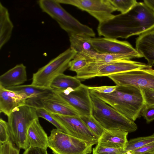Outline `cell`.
Masks as SVG:
<instances>
[{
    "label": "cell",
    "instance_id": "12",
    "mask_svg": "<svg viewBox=\"0 0 154 154\" xmlns=\"http://www.w3.org/2000/svg\"><path fill=\"white\" fill-rule=\"evenodd\" d=\"M108 77L118 86H133L154 90V69L151 67L113 74Z\"/></svg>",
    "mask_w": 154,
    "mask_h": 154
},
{
    "label": "cell",
    "instance_id": "13",
    "mask_svg": "<svg viewBox=\"0 0 154 154\" xmlns=\"http://www.w3.org/2000/svg\"><path fill=\"white\" fill-rule=\"evenodd\" d=\"M88 39L98 53L105 54H132L141 56L128 42L106 37H90Z\"/></svg>",
    "mask_w": 154,
    "mask_h": 154
},
{
    "label": "cell",
    "instance_id": "11",
    "mask_svg": "<svg viewBox=\"0 0 154 154\" xmlns=\"http://www.w3.org/2000/svg\"><path fill=\"white\" fill-rule=\"evenodd\" d=\"M60 4L69 5L85 11L101 23L112 18L116 11L109 0H57Z\"/></svg>",
    "mask_w": 154,
    "mask_h": 154
},
{
    "label": "cell",
    "instance_id": "6",
    "mask_svg": "<svg viewBox=\"0 0 154 154\" xmlns=\"http://www.w3.org/2000/svg\"><path fill=\"white\" fill-rule=\"evenodd\" d=\"M147 64L131 60H120L106 63L88 62L77 72L76 77L81 81L97 77L109 75L148 68Z\"/></svg>",
    "mask_w": 154,
    "mask_h": 154
},
{
    "label": "cell",
    "instance_id": "34",
    "mask_svg": "<svg viewBox=\"0 0 154 154\" xmlns=\"http://www.w3.org/2000/svg\"><path fill=\"white\" fill-rule=\"evenodd\" d=\"M118 87V86L116 85L113 86H103L88 87V88L90 91L100 93L109 94L115 91L117 89Z\"/></svg>",
    "mask_w": 154,
    "mask_h": 154
},
{
    "label": "cell",
    "instance_id": "3",
    "mask_svg": "<svg viewBox=\"0 0 154 154\" xmlns=\"http://www.w3.org/2000/svg\"><path fill=\"white\" fill-rule=\"evenodd\" d=\"M38 3L42 11L55 20L69 36L95 37V34L91 28L81 23L64 9L57 0H40Z\"/></svg>",
    "mask_w": 154,
    "mask_h": 154
},
{
    "label": "cell",
    "instance_id": "28",
    "mask_svg": "<svg viewBox=\"0 0 154 154\" xmlns=\"http://www.w3.org/2000/svg\"><path fill=\"white\" fill-rule=\"evenodd\" d=\"M116 11L121 14L126 13L130 10L137 3L135 0H109Z\"/></svg>",
    "mask_w": 154,
    "mask_h": 154
},
{
    "label": "cell",
    "instance_id": "22",
    "mask_svg": "<svg viewBox=\"0 0 154 154\" xmlns=\"http://www.w3.org/2000/svg\"><path fill=\"white\" fill-rule=\"evenodd\" d=\"M81 81L76 76L59 75L52 82L50 88L52 90H64L68 88L76 89L81 85Z\"/></svg>",
    "mask_w": 154,
    "mask_h": 154
},
{
    "label": "cell",
    "instance_id": "17",
    "mask_svg": "<svg viewBox=\"0 0 154 154\" xmlns=\"http://www.w3.org/2000/svg\"><path fill=\"white\" fill-rule=\"evenodd\" d=\"M128 132L120 130L105 129L98 139L97 144L106 147L125 149Z\"/></svg>",
    "mask_w": 154,
    "mask_h": 154
},
{
    "label": "cell",
    "instance_id": "30",
    "mask_svg": "<svg viewBox=\"0 0 154 154\" xmlns=\"http://www.w3.org/2000/svg\"><path fill=\"white\" fill-rule=\"evenodd\" d=\"M124 150L122 148H113L97 144L93 149V154H119Z\"/></svg>",
    "mask_w": 154,
    "mask_h": 154
},
{
    "label": "cell",
    "instance_id": "27",
    "mask_svg": "<svg viewBox=\"0 0 154 154\" xmlns=\"http://www.w3.org/2000/svg\"><path fill=\"white\" fill-rule=\"evenodd\" d=\"M38 118H43L53 125L57 129L66 134H70L68 130L58 121L54 117L52 114L43 108L36 109Z\"/></svg>",
    "mask_w": 154,
    "mask_h": 154
},
{
    "label": "cell",
    "instance_id": "21",
    "mask_svg": "<svg viewBox=\"0 0 154 154\" xmlns=\"http://www.w3.org/2000/svg\"><path fill=\"white\" fill-rule=\"evenodd\" d=\"M14 27L9 11L0 2V48L9 40Z\"/></svg>",
    "mask_w": 154,
    "mask_h": 154
},
{
    "label": "cell",
    "instance_id": "38",
    "mask_svg": "<svg viewBox=\"0 0 154 154\" xmlns=\"http://www.w3.org/2000/svg\"><path fill=\"white\" fill-rule=\"evenodd\" d=\"M144 3L154 11V0H144Z\"/></svg>",
    "mask_w": 154,
    "mask_h": 154
},
{
    "label": "cell",
    "instance_id": "31",
    "mask_svg": "<svg viewBox=\"0 0 154 154\" xmlns=\"http://www.w3.org/2000/svg\"><path fill=\"white\" fill-rule=\"evenodd\" d=\"M20 150L10 139L5 143H0V154H19Z\"/></svg>",
    "mask_w": 154,
    "mask_h": 154
},
{
    "label": "cell",
    "instance_id": "23",
    "mask_svg": "<svg viewBox=\"0 0 154 154\" xmlns=\"http://www.w3.org/2000/svg\"><path fill=\"white\" fill-rule=\"evenodd\" d=\"M5 88L19 94H23L28 99L39 96L52 90L51 89L38 87L31 84Z\"/></svg>",
    "mask_w": 154,
    "mask_h": 154
},
{
    "label": "cell",
    "instance_id": "18",
    "mask_svg": "<svg viewBox=\"0 0 154 154\" xmlns=\"http://www.w3.org/2000/svg\"><path fill=\"white\" fill-rule=\"evenodd\" d=\"M27 80L26 67L17 64L0 76V86L5 88L20 85Z\"/></svg>",
    "mask_w": 154,
    "mask_h": 154
},
{
    "label": "cell",
    "instance_id": "26",
    "mask_svg": "<svg viewBox=\"0 0 154 154\" xmlns=\"http://www.w3.org/2000/svg\"><path fill=\"white\" fill-rule=\"evenodd\" d=\"M80 117L88 128L98 139L105 130L102 126L92 115L80 116Z\"/></svg>",
    "mask_w": 154,
    "mask_h": 154
},
{
    "label": "cell",
    "instance_id": "10",
    "mask_svg": "<svg viewBox=\"0 0 154 154\" xmlns=\"http://www.w3.org/2000/svg\"><path fill=\"white\" fill-rule=\"evenodd\" d=\"M52 90L77 111L80 116L92 115V103L88 86L82 84L75 89L68 88L62 90Z\"/></svg>",
    "mask_w": 154,
    "mask_h": 154
},
{
    "label": "cell",
    "instance_id": "15",
    "mask_svg": "<svg viewBox=\"0 0 154 154\" xmlns=\"http://www.w3.org/2000/svg\"><path fill=\"white\" fill-rule=\"evenodd\" d=\"M28 97L0 86V112L9 116L16 108L26 104Z\"/></svg>",
    "mask_w": 154,
    "mask_h": 154
},
{
    "label": "cell",
    "instance_id": "37",
    "mask_svg": "<svg viewBox=\"0 0 154 154\" xmlns=\"http://www.w3.org/2000/svg\"><path fill=\"white\" fill-rule=\"evenodd\" d=\"M23 154H48L47 149L29 147L25 150Z\"/></svg>",
    "mask_w": 154,
    "mask_h": 154
},
{
    "label": "cell",
    "instance_id": "4",
    "mask_svg": "<svg viewBox=\"0 0 154 154\" xmlns=\"http://www.w3.org/2000/svg\"><path fill=\"white\" fill-rule=\"evenodd\" d=\"M92 103V115L105 129L135 131L137 125L90 92Z\"/></svg>",
    "mask_w": 154,
    "mask_h": 154
},
{
    "label": "cell",
    "instance_id": "7",
    "mask_svg": "<svg viewBox=\"0 0 154 154\" xmlns=\"http://www.w3.org/2000/svg\"><path fill=\"white\" fill-rule=\"evenodd\" d=\"M76 54L69 48L59 54L33 74L31 84L51 89L50 86L52 81L69 68V62Z\"/></svg>",
    "mask_w": 154,
    "mask_h": 154
},
{
    "label": "cell",
    "instance_id": "33",
    "mask_svg": "<svg viewBox=\"0 0 154 154\" xmlns=\"http://www.w3.org/2000/svg\"><path fill=\"white\" fill-rule=\"evenodd\" d=\"M141 89L146 106H154V90L144 88Z\"/></svg>",
    "mask_w": 154,
    "mask_h": 154
},
{
    "label": "cell",
    "instance_id": "29",
    "mask_svg": "<svg viewBox=\"0 0 154 154\" xmlns=\"http://www.w3.org/2000/svg\"><path fill=\"white\" fill-rule=\"evenodd\" d=\"M88 63V60L86 57L81 54L77 53L69 62V69L76 72L86 66Z\"/></svg>",
    "mask_w": 154,
    "mask_h": 154
},
{
    "label": "cell",
    "instance_id": "2",
    "mask_svg": "<svg viewBox=\"0 0 154 154\" xmlns=\"http://www.w3.org/2000/svg\"><path fill=\"white\" fill-rule=\"evenodd\" d=\"M90 91L134 122L141 116L142 111L146 106L141 89L137 87L118 86L115 91L109 94Z\"/></svg>",
    "mask_w": 154,
    "mask_h": 154
},
{
    "label": "cell",
    "instance_id": "24",
    "mask_svg": "<svg viewBox=\"0 0 154 154\" xmlns=\"http://www.w3.org/2000/svg\"><path fill=\"white\" fill-rule=\"evenodd\" d=\"M140 58L138 56L132 54H105L97 53L94 57L89 60V62L106 63L120 60H130Z\"/></svg>",
    "mask_w": 154,
    "mask_h": 154
},
{
    "label": "cell",
    "instance_id": "8",
    "mask_svg": "<svg viewBox=\"0 0 154 154\" xmlns=\"http://www.w3.org/2000/svg\"><path fill=\"white\" fill-rule=\"evenodd\" d=\"M94 144L53 129L48 137V147L53 154H90Z\"/></svg>",
    "mask_w": 154,
    "mask_h": 154
},
{
    "label": "cell",
    "instance_id": "9",
    "mask_svg": "<svg viewBox=\"0 0 154 154\" xmlns=\"http://www.w3.org/2000/svg\"><path fill=\"white\" fill-rule=\"evenodd\" d=\"M26 104L35 108H44L53 114L80 116L75 109L69 105L52 90L40 96L26 100Z\"/></svg>",
    "mask_w": 154,
    "mask_h": 154
},
{
    "label": "cell",
    "instance_id": "36",
    "mask_svg": "<svg viewBox=\"0 0 154 154\" xmlns=\"http://www.w3.org/2000/svg\"><path fill=\"white\" fill-rule=\"evenodd\" d=\"M132 154H141L154 152V141L143 146L130 151Z\"/></svg>",
    "mask_w": 154,
    "mask_h": 154
},
{
    "label": "cell",
    "instance_id": "25",
    "mask_svg": "<svg viewBox=\"0 0 154 154\" xmlns=\"http://www.w3.org/2000/svg\"><path fill=\"white\" fill-rule=\"evenodd\" d=\"M154 141V133L146 137L133 138L128 141L124 150L119 154H126L128 152L138 149Z\"/></svg>",
    "mask_w": 154,
    "mask_h": 154
},
{
    "label": "cell",
    "instance_id": "32",
    "mask_svg": "<svg viewBox=\"0 0 154 154\" xmlns=\"http://www.w3.org/2000/svg\"><path fill=\"white\" fill-rule=\"evenodd\" d=\"M10 136L9 132L8 122L2 118L0 119V142L3 143L10 139Z\"/></svg>",
    "mask_w": 154,
    "mask_h": 154
},
{
    "label": "cell",
    "instance_id": "19",
    "mask_svg": "<svg viewBox=\"0 0 154 154\" xmlns=\"http://www.w3.org/2000/svg\"><path fill=\"white\" fill-rule=\"evenodd\" d=\"M29 146L47 149L48 137L41 125L38 118L35 119L30 125L27 133Z\"/></svg>",
    "mask_w": 154,
    "mask_h": 154
},
{
    "label": "cell",
    "instance_id": "20",
    "mask_svg": "<svg viewBox=\"0 0 154 154\" xmlns=\"http://www.w3.org/2000/svg\"><path fill=\"white\" fill-rule=\"evenodd\" d=\"M70 47L75 51L86 57L88 61L98 53L88 39V37L77 35H69Z\"/></svg>",
    "mask_w": 154,
    "mask_h": 154
},
{
    "label": "cell",
    "instance_id": "14",
    "mask_svg": "<svg viewBox=\"0 0 154 154\" xmlns=\"http://www.w3.org/2000/svg\"><path fill=\"white\" fill-rule=\"evenodd\" d=\"M52 114L54 117L68 130L70 135L94 145L97 144L98 138L86 126L80 116Z\"/></svg>",
    "mask_w": 154,
    "mask_h": 154
},
{
    "label": "cell",
    "instance_id": "5",
    "mask_svg": "<svg viewBox=\"0 0 154 154\" xmlns=\"http://www.w3.org/2000/svg\"><path fill=\"white\" fill-rule=\"evenodd\" d=\"M38 118L36 109L26 104L16 108L8 116L10 138L19 149L26 150L29 147L28 130L34 120Z\"/></svg>",
    "mask_w": 154,
    "mask_h": 154
},
{
    "label": "cell",
    "instance_id": "16",
    "mask_svg": "<svg viewBox=\"0 0 154 154\" xmlns=\"http://www.w3.org/2000/svg\"><path fill=\"white\" fill-rule=\"evenodd\" d=\"M136 49L152 67L154 64V29L139 35L136 40Z\"/></svg>",
    "mask_w": 154,
    "mask_h": 154
},
{
    "label": "cell",
    "instance_id": "39",
    "mask_svg": "<svg viewBox=\"0 0 154 154\" xmlns=\"http://www.w3.org/2000/svg\"><path fill=\"white\" fill-rule=\"evenodd\" d=\"M126 154H132L130 152H128ZM141 154H154V152H146Z\"/></svg>",
    "mask_w": 154,
    "mask_h": 154
},
{
    "label": "cell",
    "instance_id": "35",
    "mask_svg": "<svg viewBox=\"0 0 154 154\" xmlns=\"http://www.w3.org/2000/svg\"><path fill=\"white\" fill-rule=\"evenodd\" d=\"M147 123L154 120V106H145L141 114Z\"/></svg>",
    "mask_w": 154,
    "mask_h": 154
},
{
    "label": "cell",
    "instance_id": "1",
    "mask_svg": "<svg viewBox=\"0 0 154 154\" xmlns=\"http://www.w3.org/2000/svg\"><path fill=\"white\" fill-rule=\"evenodd\" d=\"M154 29V11L144 2H137L129 11L99 23V35L116 39L127 38Z\"/></svg>",
    "mask_w": 154,
    "mask_h": 154
}]
</instances>
